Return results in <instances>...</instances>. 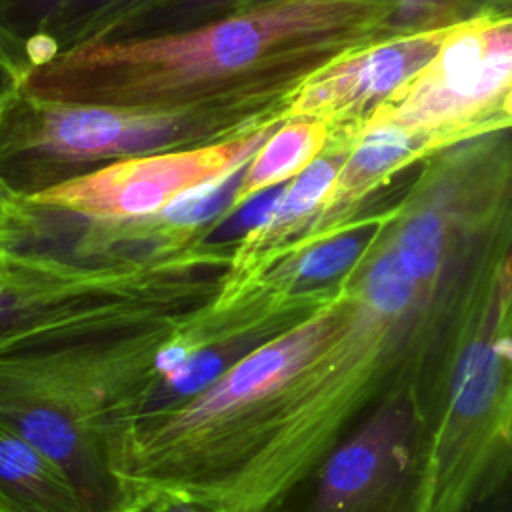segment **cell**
<instances>
[{
    "mask_svg": "<svg viewBox=\"0 0 512 512\" xmlns=\"http://www.w3.org/2000/svg\"><path fill=\"white\" fill-rule=\"evenodd\" d=\"M512 238V152L468 138L418 164L338 298L188 402L146 416L130 470L206 512H274L376 408L438 418Z\"/></svg>",
    "mask_w": 512,
    "mask_h": 512,
    "instance_id": "cell-1",
    "label": "cell"
},
{
    "mask_svg": "<svg viewBox=\"0 0 512 512\" xmlns=\"http://www.w3.org/2000/svg\"><path fill=\"white\" fill-rule=\"evenodd\" d=\"M394 0H264L196 26L88 40L30 66L38 100L280 114L316 72L386 38Z\"/></svg>",
    "mask_w": 512,
    "mask_h": 512,
    "instance_id": "cell-2",
    "label": "cell"
},
{
    "mask_svg": "<svg viewBox=\"0 0 512 512\" xmlns=\"http://www.w3.org/2000/svg\"><path fill=\"white\" fill-rule=\"evenodd\" d=\"M190 314L92 318L0 344V420L68 474L88 512H140L108 434L156 384L158 352Z\"/></svg>",
    "mask_w": 512,
    "mask_h": 512,
    "instance_id": "cell-3",
    "label": "cell"
},
{
    "mask_svg": "<svg viewBox=\"0 0 512 512\" xmlns=\"http://www.w3.org/2000/svg\"><path fill=\"white\" fill-rule=\"evenodd\" d=\"M230 258L196 246L168 258L92 260L0 240V344L92 318L196 312L220 292Z\"/></svg>",
    "mask_w": 512,
    "mask_h": 512,
    "instance_id": "cell-4",
    "label": "cell"
},
{
    "mask_svg": "<svg viewBox=\"0 0 512 512\" xmlns=\"http://www.w3.org/2000/svg\"><path fill=\"white\" fill-rule=\"evenodd\" d=\"M280 114L162 112L24 96L0 102V178L30 196L116 160L218 142Z\"/></svg>",
    "mask_w": 512,
    "mask_h": 512,
    "instance_id": "cell-5",
    "label": "cell"
},
{
    "mask_svg": "<svg viewBox=\"0 0 512 512\" xmlns=\"http://www.w3.org/2000/svg\"><path fill=\"white\" fill-rule=\"evenodd\" d=\"M512 480V302L462 352L430 430L420 512H476Z\"/></svg>",
    "mask_w": 512,
    "mask_h": 512,
    "instance_id": "cell-6",
    "label": "cell"
},
{
    "mask_svg": "<svg viewBox=\"0 0 512 512\" xmlns=\"http://www.w3.org/2000/svg\"><path fill=\"white\" fill-rule=\"evenodd\" d=\"M434 412L412 396L368 414L274 512H420Z\"/></svg>",
    "mask_w": 512,
    "mask_h": 512,
    "instance_id": "cell-7",
    "label": "cell"
},
{
    "mask_svg": "<svg viewBox=\"0 0 512 512\" xmlns=\"http://www.w3.org/2000/svg\"><path fill=\"white\" fill-rule=\"evenodd\" d=\"M512 90V10H488L450 28L438 54L376 116L440 146L504 128L500 104Z\"/></svg>",
    "mask_w": 512,
    "mask_h": 512,
    "instance_id": "cell-8",
    "label": "cell"
},
{
    "mask_svg": "<svg viewBox=\"0 0 512 512\" xmlns=\"http://www.w3.org/2000/svg\"><path fill=\"white\" fill-rule=\"evenodd\" d=\"M282 120L218 142L110 162L28 198L40 210L82 222H132L246 166Z\"/></svg>",
    "mask_w": 512,
    "mask_h": 512,
    "instance_id": "cell-9",
    "label": "cell"
},
{
    "mask_svg": "<svg viewBox=\"0 0 512 512\" xmlns=\"http://www.w3.org/2000/svg\"><path fill=\"white\" fill-rule=\"evenodd\" d=\"M450 28L386 36L344 54L290 96L282 118L320 120L332 144L352 148L376 112L438 54Z\"/></svg>",
    "mask_w": 512,
    "mask_h": 512,
    "instance_id": "cell-10",
    "label": "cell"
},
{
    "mask_svg": "<svg viewBox=\"0 0 512 512\" xmlns=\"http://www.w3.org/2000/svg\"><path fill=\"white\" fill-rule=\"evenodd\" d=\"M388 214L390 202L368 206L352 220L296 242L250 278L238 292L244 288H260L282 298L334 296L368 256Z\"/></svg>",
    "mask_w": 512,
    "mask_h": 512,
    "instance_id": "cell-11",
    "label": "cell"
},
{
    "mask_svg": "<svg viewBox=\"0 0 512 512\" xmlns=\"http://www.w3.org/2000/svg\"><path fill=\"white\" fill-rule=\"evenodd\" d=\"M350 148L332 144L298 176L284 184L266 220L234 248L216 300L232 298L250 278L312 230Z\"/></svg>",
    "mask_w": 512,
    "mask_h": 512,
    "instance_id": "cell-12",
    "label": "cell"
},
{
    "mask_svg": "<svg viewBox=\"0 0 512 512\" xmlns=\"http://www.w3.org/2000/svg\"><path fill=\"white\" fill-rule=\"evenodd\" d=\"M438 148L442 146L434 138L374 116L354 140L308 236L336 228L364 212L398 174L418 166Z\"/></svg>",
    "mask_w": 512,
    "mask_h": 512,
    "instance_id": "cell-13",
    "label": "cell"
},
{
    "mask_svg": "<svg viewBox=\"0 0 512 512\" xmlns=\"http://www.w3.org/2000/svg\"><path fill=\"white\" fill-rule=\"evenodd\" d=\"M0 512H88L68 474L2 420Z\"/></svg>",
    "mask_w": 512,
    "mask_h": 512,
    "instance_id": "cell-14",
    "label": "cell"
},
{
    "mask_svg": "<svg viewBox=\"0 0 512 512\" xmlns=\"http://www.w3.org/2000/svg\"><path fill=\"white\" fill-rule=\"evenodd\" d=\"M328 142L330 130L324 122L314 118H284L250 158L232 208L290 182L324 152Z\"/></svg>",
    "mask_w": 512,
    "mask_h": 512,
    "instance_id": "cell-15",
    "label": "cell"
},
{
    "mask_svg": "<svg viewBox=\"0 0 512 512\" xmlns=\"http://www.w3.org/2000/svg\"><path fill=\"white\" fill-rule=\"evenodd\" d=\"M258 2L264 0H142L112 22L98 40L130 34L172 32L226 16Z\"/></svg>",
    "mask_w": 512,
    "mask_h": 512,
    "instance_id": "cell-16",
    "label": "cell"
},
{
    "mask_svg": "<svg viewBox=\"0 0 512 512\" xmlns=\"http://www.w3.org/2000/svg\"><path fill=\"white\" fill-rule=\"evenodd\" d=\"M488 10H496L488 0H394L388 34L450 28Z\"/></svg>",
    "mask_w": 512,
    "mask_h": 512,
    "instance_id": "cell-17",
    "label": "cell"
},
{
    "mask_svg": "<svg viewBox=\"0 0 512 512\" xmlns=\"http://www.w3.org/2000/svg\"><path fill=\"white\" fill-rule=\"evenodd\" d=\"M48 214L12 190L0 178V240L18 244H42L48 238Z\"/></svg>",
    "mask_w": 512,
    "mask_h": 512,
    "instance_id": "cell-18",
    "label": "cell"
},
{
    "mask_svg": "<svg viewBox=\"0 0 512 512\" xmlns=\"http://www.w3.org/2000/svg\"><path fill=\"white\" fill-rule=\"evenodd\" d=\"M62 4H64V0H0V10L12 14V8H16V10H20V14L28 16V22L34 26L32 36L28 38V40H32L50 24V20L54 18V14L60 10Z\"/></svg>",
    "mask_w": 512,
    "mask_h": 512,
    "instance_id": "cell-19",
    "label": "cell"
},
{
    "mask_svg": "<svg viewBox=\"0 0 512 512\" xmlns=\"http://www.w3.org/2000/svg\"><path fill=\"white\" fill-rule=\"evenodd\" d=\"M512 302V238L506 248V254L502 258L498 278H496V296H494V308L496 312H504L508 304Z\"/></svg>",
    "mask_w": 512,
    "mask_h": 512,
    "instance_id": "cell-20",
    "label": "cell"
},
{
    "mask_svg": "<svg viewBox=\"0 0 512 512\" xmlns=\"http://www.w3.org/2000/svg\"><path fill=\"white\" fill-rule=\"evenodd\" d=\"M142 512H206V510L180 496L158 494L148 502V506Z\"/></svg>",
    "mask_w": 512,
    "mask_h": 512,
    "instance_id": "cell-21",
    "label": "cell"
},
{
    "mask_svg": "<svg viewBox=\"0 0 512 512\" xmlns=\"http://www.w3.org/2000/svg\"><path fill=\"white\" fill-rule=\"evenodd\" d=\"M476 512H512V480L488 502H484Z\"/></svg>",
    "mask_w": 512,
    "mask_h": 512,
    "instance_id": "cell-22",
    "label": "cell"
},
{
    "mask_svg": "<svg viewBox=\"0 0 512 512\" xmlns=\"http://www.w3.org/2000/svg\"><path fill=\"white\" fill-rule=\"evenodd\" d=\"M16 88V80L0 66V102L8 96V92H12Z\"/></svg>",
    "mask_w": 512,
    "mask_h": 512,
    "instance_id": "cell-23",
    "label": "cell"
},
{
    "mask_svg": "<svg viewBox=\"0 0 512 512\" xmlns=\"http://www.w3.org/2000/svg\"><path fill=\"white\" fill-rule=\"evenodd\" d=\"M500 118L506 126H512V90L504 96V100L500 104Z\"/></svg>",
    "mask_w": 512,
    "mask_h": 512,
    "instance_id": "cell-24",
    "label": "cell"
},
{
    "mask_svg": "<svg viewBox=\"0 0 512 512\" xmlns=\"http://www.w3.org/2000/svg\"><path fill=\"white\" fill-rule=\"evenodd\" d=\"M496 10H512V0H488Z\"/></svg>",
    "mask_w": 512,
    "mask_h": 512,
    "instance_id": "cell-25",
    "label": "cell"
}]
</instances>
